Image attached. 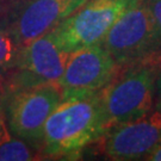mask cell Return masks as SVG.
Here are the masks:
<instances>
[{
  "mask_svg": "<svg viewBox=\"0 0 161 161\" xmlns=\"http://www.w3.org/2000/svg\"><path fill=\"white\" fill-rule=\"evenodd\" d=\"M105 130L100 91L62 99L44 124L40 156L78 159L85 148L100 140Z\"/></svg>",
  "mask_w": 161,
  "mask_h": 161,
  "instance_id": "1",
  "label": "cell"
},
{
  "mask_svg": "<svg viewBox=\"0 0 161 161\" xmlns=\"http://www.w3.org/2000/svg\"><path fill=\"white\" fill-rule=\"evenodd\" d=\"M160 64L161 54L119 67L114 79L100 91L106 130L152 111Z\"/></svg>",
  "mask_w": 161,
  "mask_h": 161,
  "instance_id": "2",
  "label": "cell"
},
{
  "mask_svg": "<svg viewBox=\"0 0 161 161\" xmlns=\"http://www.w3.org/2000/svg\"><path fill=\"white\" fill-rule=\"evenodd\" d=\"M69 53L64 52L53 31L20 47L16 58L0 74V93H10L44 84H58Z\"/></svg>",
  "mask_w": 161,
  "mask_h": 161,
  "instance_id": "3",
  "label": "cell"
},
{
  "mask_svg": "<svg viewBox=\"0 0 161 161\" xmlns=\"http://www.w3.org/2000/svg\"><path fill=\"white\" fill-rule=\"evenodd\" d=\"M102 46L119 67L160 55L161 42L143 0H132L106 32Z\"/></svg>",
  "mask_w": 161,
  "mask_h": 161,
  "instance_id": "4",
  "label": "cell"
},
{
  "mask_svg": "<svg viewBox=\"0 0 161 161\" xmlns=\"http://www.w3.org/2000/svg\"><path fill=\"white\" fill-rule=\"evenodd\" d=\"M61 100L58 84L22 88L3 97L10 134L40 149L44 124Z\"/></svg>",
  "mask_w": 161,
  "mask_h": 161,
  "instance_id": "5",
  "label": "cell"
},
{
  "mask_svg": "<svg viewBox=\"0 0 161 161\" xmlns=\"http://www.w3.org/2000/svg\"><path fill=\"white\" fill-rule=\"evenodd\" d=\"M132 0H87L52 30L58 47L66 53L102 43L116 19Z\"/></svg>",
  "mask_w": 161,
  "mask_h": 161,
  "instance_id": "6",
  "label": "cell"
},
{
  "mask_svg": "<svg viewBox=\"0 0 161 161\" xmlns=\"http://www.w3.org/2000/svg\"><path fill=\"white\" fill-rule=\"evenodd\" d=\"M118 69L119 66L102 43L70 52L58 81L62 99L102 91Z\"/></svg>",
  "mask_w": 161,
  "mask_h": 161,
  "instance_id": "7",
  "label": "cell"
},
{
  "mask_svg": "<svg viewBox=\"0 0 161 161\" xmlns=\"http://www.w3.org/2000/svg\"><path fill=\"white\" fill-rule=\"evenodd\" d=\"M161 140V111L153 110L132 121L109 128L100 137V148L110 160H144Z\"/></svg>",
  "mask_w": 161,
  "mask_h": 161,
  "instance_id": "8",
  "label": "cell"
},
{
  "mask_svg": "<svg viewBox=\"0 0 161 161\" xmlns=\"http://www.w3.org/2000/svg\"><path fill=\"white\" fill-rule=\"evenodd\" d=\"M87 0H28L19 10L8 32L18 47L54 30Z\"/></svg>",
  "mask_w": 161,
  "mask_h": 161,
  "instance_id": "9",
  "label": "cell"
},
{
  "mask_svg": "<svg viewBox=\"0 0 161 161\" xmlns=\"http://www.w3.org/2000/svg\"><path fill=\"white\" fill-rule=\"evenodd\" d=\"M40 159L30 144L17 137H10L0 143V161H30Z\"/></svg>",
  "mask_w": 161,
  "mask_h": 161,
  "instance_id": "10",
  "label": "cell"
},
{
  "mask_svg": "<svg viewBox=\"0 0 161 161\" xmlns=\"http://www.w3.org/2000/svg\"><path fill=\"white\" fill-rule=\"evenodd\" d=\"M18 50L19 47L8 30L0 28V74L11 66Z\"/></svg>",
  "mask_w": 161,
  "mask_h": 161,
  "instance_id": "11",
  "label": "cell"
},
{
  "mask_svg": "<svg viewBox=\"0 0 161 161\" xmlns=\"http://www.w3.org/2000/svg\"><path fill=\"white\" fill-rule=\"evenodd\" d=\"M155 26L158 37L161 42V0H143Z\"/></svg>",
  "mask_w": 161,
  "mask_h": 161,
  "instance_id": "12",
  "label": "cell"
},
{
  "mask_svg": "<svg viewBox=\"0 0 161 161\" xmlns=\"http://www.w3.org/2000/svg\"><path fill=\"white\" fill-rule=\"evenodd\" d=\"M11 137V134L8 131V128L6 124L5 114H4V105H3V97L0 93V143Z\"/></svg>",
  "mask_w": 161,
  "mask_h": 161,
  "instance_id": "13",
  "label": "cell"
},
{
  "mask_svg": "<svg viewBox=\"0 0 161 161\" xmlns=\"http://www.w3.org/2000/svg\"><path fill=\"white\" fill-rule=\"evenodd\" d=\"M155 99H156V109H159L161 111V64H160V68H159L158 76H156Z\"/></svg>",
  "mask_w": 161,
  "mask_h": 161,
  "instance_id": "14",
  "label": "cell"
},
{
  "mask_svg": "<svg viewBox=\"0 0 161 161\" xmlns=\"http://www.w3.org/2000/svg\"><path fill=\"white\" fill-rule=\"evenodd\" d=\"M144 160L148 161H161V140L156 143V146L152 149Z\"/></svg>",
  "mask_w": 161,
  "mask_h": 161,
  "instance_id": "15",
  "label": "cell"
}]
</instances>
